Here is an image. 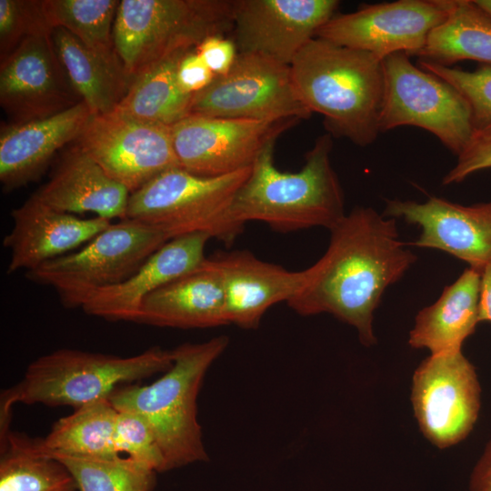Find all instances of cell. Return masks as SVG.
<instances>
[{
  "label": "cell",
  "instance_id": "6da1fadb",
  "mask_svg": "<svg viewBox=\"0 0 491 491\" xmlns=\"http://www.w3.org/2000/svg\"><path fill=\"white\" fill-rule=\"evenodd\" d=\"M330 232L326 253L306 269L304 286L287 305L301 316L333 315L370 346L375 310L416 256L399 239L396 219L372 207H355Z\"/></svg>",
  "mask_w": 491,
  "mask_h": 491
},
{
  "label": "cell",
  "instance_id": "7a4b0ae2",
  "mask_svg": "<svg viewBox=\"0 0 491 491\" xmlns=\"http://www.w3.org/2000/svg\"><path fill=\"white\" fill-rule=\"evenodd\" d=\"M382 59L315 37L290 65L301 102L323 116L333 137L359 146L376 141L383 97Z\"/></svg>",
  "mask_w": 491,
  "mask_h": 491
},
{
  "label": "cell",
  "instance_id": "3957f363",
  "mask_svg": "<svg viewBox=\"0 0 491 491\" xmlns=\"http://www.w3.org/2000/svg\"><path fill=\"white\" fill-rule=\"evenodd\" d=\"M332 138L327 133L318 136L296 173L276 166V140L267 144L233 200L232 219L243 226L261 221L282 233L335 227L346 214L344 192L330 160Z\"/></svg>",
  "mask_w": 491,
  "mask_h": 491
},
{
  "label": "cell",
  "instance_id": "277c9868",
  "mask_svg": "<svg viewBox=\"0 0 491 491\" xmlns=\"http://www.w3.org/2000/svg\"><path fill=\"white\" fill-rule=\"evenodd\" d=\"M225 336L172 349L173 365L147 386L118 387L108 398L118 411L140 416L150 426L164 459V472L206 461L196 398L205 375L224 352Z\"/></svg>",
  "mask_w": 491,
  "mask_h": 491
},
{
  "label": "cell",
  "instance_id": "5b68a950",
  "mask_svg": "<svg viewBox=\"0 0 491 491\" xmlns=\"http://www.w3.org/2000/svg\"><path fill=\"white\" fill-rule=\"evenodd\" d=\"M172 365V351L157 346L131 356L69 348L41 356L27 366L18 383L1 394V440L10 431L11 410L15 404L68 406L75 409L109 398L122 385L165 372Z\"/></svg>",
  "mask_w": 491,
  "mask_h": 491
},
{
  "label": "cell",
  "instance_id": "8992f818",
  "mask_svg": "<svg viewBox=\"0 0 491 491\" xmlns=\"http://www.w3.org/2000/svg\"><path fill=\"white\" fill-rule=\"evenodd\" d=\"M234 0H122L114 44L132 81L172 55L195 49L210 35L233 27Z\"/></svg>",
  "mask_w": 491,
  "mask_h": 491
},
{
  "label": "cell",
  "instance_id": "52a82bcc",
  "mask_svg": "<svg viewBox=\"0 0 491 491\" xmlns=\"http://www.w3.org/2000/svg\"><path fill=\"white\" fill-rule=\"evenodd\" d=\"M251 167L219 176L167 170L130 195L125 218L158 229L170 240L203 233L229 245L244 229L232 219L231 205Z\"/></svg>",
  "mask_w": 491,
  "mask_h": 491
},
{
  "label": "cell",
  "instance_id": "ba28073f",
  "mask_svg": "<svg viewBox=\"0 0 491 491\" xmlns=\"http://www.w3.org/2000/svg\"><path fill=\"white\" fill-rule=\"evenodd\" d=\"M169 240L150 225L121 219L111 223L82 249L25 272V276L53 287L65 306L81 307L94 292L130 277Z\"/></svg>",
  "mask_w": 491,
  "mask_h": 491
},
{
  "label": "cell",
  "instance_id": "9c48e42d",
  "mask_svg": "<svg viewBox=\"0 0 491 491\" xmlns=\"http://www.w3.org/2000/svg\"><path fill=\"white\" fill-rule=\"evenodd\" d=\"M382 65L380 133L404 125L422 128L458 156L474 135L471 111L459 91L413 65L404 52L387 55Z\"/></svg>",
  "mask_w": 491,
  "mask_h": 491
},
{
  "label": "cell",
  "instance_id": "30bf717a",
  "mask_svg": "<svg viewBox=\"0 0 491 491\" xmlns=\"http://www.w3.org/2000/svg\"><path fill=\"white\" fill-rule=\"evenodd\" d=\"M190 115L301 121L312 113L298 97L290 65L258 55L238 53L227 74L215 76L207 87L194 95Z\"/></svg>",
  "mask_w": 491,
  "mask_h": 491
},
{
  "label": "cell",
  "instance_id": "8fae6325",
  "mask_svg": "<svg viewBox=\"0 0 491 491\" xmlns=\"http://www.w3.org/2000/svg\"><path fill=\"white\" fill-rule=\"evenodd\" d=\"M75 145L130 194L160 174L180 167L171 126L142 121L117 111L92 115Z\"/></svg>",
  "mask_w": 491,
  "mask_h": 491
},
{
  "label": "cell",
  "instance_id": "7c38bea8",
  "mask_svg": "<svg viewBox=\"0 0 491 491\" xmlns=\"http://www.w3.org/2000/svg\"><path fill=\"white\" fill-rule=\"evenodd\" d=\"M411 401L430 443L439 448L459 443L472 431L481 406L474 366L461 350L430 355L414 373Z\"/></svg>",
  "mask_w": 491,
  "mask_h": 491
},
{
  "label": "cell",
  "instance_id": "4fadbf2b",
  "mask_svg": "<svg viewBox=\"0 0 491 491\" xmlns=\"http://www.w3.org/2000/svg\"><path fill=\"white\" fill-rule=\"evenodd\" d=\"M451 0H397L364 5L332 16L316 32L338 45L373 54L380 59L404 52L417 55L429 33L447 16Z\"/></svg>",
  "mask_w": 491,
  "mask_h": 491
},
{
  "label": "cell",
  "instance_id": "5bb4252c",
  "mask_svg": "<svg viewBox=\"0 0 491 491\" xmlns=\"http://www.w3.org/2000/svg\"><path fill=\"white\" fill-rule=\"evenodd\" d=\"M299 121L189 115L171 126V135L182 169L201 176H219L252 166L267 144Z\"/></svg>",
  "mask_w": 491,
  "mask_h": 491
},
{
  "label": "cell",
  "instance_id": "9a60e30c",
  "mask_svg": "<svg viewBox=\"0 0 491 491\" xmlns=\"http://www.w3.org/2000/svg\"><path fill=\"white\" fill-rule=\"evenodd\" d=\"M51 31L29 35L0 64V105L10 124L61 113L82 102L55 53Z\"/></svg>",
  "mask_w": 491,
  "mask_h": 491
},
{
  "label": "cell",
  "instance_id": "2e32d148",
  "mask_svg": "<svg viewBox=\"0 0 491 491\" xmlns=\"http://www.w3.org/2000/svg\"><path fill=\"white\" fill-rule=\"evenodd\" d=\"M336 0H234L231 30L238 53L290 65L332 16Z\"/></svg>",
  "mask_w": 491,
  "mask_h": 491
},
{
  "label": "cell",
  "instance_id": "e0dca14e",
  "mask_svg": "<svg viewBox=\"0 0 491 491\" xmlns=\"http://www.w3.org/2000/svg\"><path fill=\"white\" fill-rule=\"evenodd\" d=\"M382 215L420 228L412 246L441 250L479 272L491 261V200L464 205L437 196L423 203L392 199Z\"/></svg>",
  "mask_w": 491,
  "mask_h": 491
},
{
  "label": "cell",
  "instance_id": "ac0fdd59",
  "mask_svg": "<svg viewBox=\"0 0 491 491\" xmlns=\"http://www.w3.org/2000/svg\"><path fill=\"white\" fill-rule=\"evenodd\" d=\"M13 226L3 246L10 252L7 274L31 271L71 253L107 228L112 221L82 218L55 210L33 195L11 212Z\"/></svg>",
  "mask_w": 491,
  "mask_h": 491
},
{
  "label": "cell",
  "instance_id": "d6986e66",
  "mask_svg": "<svg viewBox=\"0 0 491 491\" xmlns=\"http://www.w3.org/2000/svg\"><path fill=\"white\" fill-rule=\"evenodd\" d=\"M209 239L208 235L196 233L169 240L130 277L94 292L81 308L90 316L110 321L137 322L149 295L204 261Z\"/></svg>",
  "mask_w": 491,
  "mask_h": 491
},
{
  "label": "cell",
  "instance_id": "ffe728a7",
  "mask_svg": "<svg viewBox=\"0 0 491 491\" xmlns=\"http://www.w3.org/2000/svg\"><path fill=\"white\" fill-rule=\"evenodd\" d=\"M220 269L226 324L252 329L274 305L288 302L302 288L306 271H289L248 251L215 256Z\"/></svg>",
  "mask_w": 491,
  "mask_h": 491
},
{
  "label": "cell",
  "instance_id": "44dd1931",
  "mask_svg": "<svg viewBox=\"0 0 491 491\" xmlns=\"http://www.w3.org/2000/svg\"><path fill=\"white\" fill-rule=\"evenodd\" d=\"M92 115L84 102L56 115L4 125L0 133V181L12 191L38 179L55 154L75 141Z\"/></svg>",
  "mask_w": 491,
  "mask_h": 491
},
{
  "label": "cell",
  "instance_id": "7402d4cb",
  "mask_svg": "<svg viewBox=\"0 0 491 491\" xmlns=\"http://www.w3.org/2000/svg\"><path fill=\"white\" fill-rule=\"evenodd\" d=\"M137 323L175 328L225 326L222 276L214 257L156 289L143 302Z\"/></svg>",
  "mask_w": 491,
  "mask_h": 491
},
{
  "label": "cell",
  "instance_id": "603a6c76",
  "mask_svg": "<svg viewBox=\"0 0 491 491\" xmlns=\"http://www.w3.org/2000/svg\"><path fill=\"white\" fill-rule=\"evenodd\" d=\"M130 192L76 145L60 159L50 179L33 195L46 205L69 214L93 213L125 219Z\"/></svg>",
  "mask_w": 491,
  "mask_h": 491
},
{
  "label": "cell",
  "instance_id": "cb8c5ba5",
  "mask_svg": "<svg viewBox=\"0 0 491 491\" xmlns=\"http://www.w3.org/2000/svg\"><path fill=\"white\" fill-rule=\"evenodd\" d=\"M479 289V271L467 267L434 304L418 312L409 345L428 349L431 355L461 350L480 322Z\"/></svg>",
  "mask_w": 491,
  "mask_h": 491
},
{
  "label": "cell",
  "instance_id": "d4e9b609",
  "mask_svg": "<svg viewBox=\"0 0 491 491\" xmlns=\"http://www.w3.org/2000/svg\"><path fill=\"white\" fill-rule=\"evenodd\" d=\"M51 38L72 86L91 114L115 111L131 85L122 66L92 51L62 27L53 28Z\"/></svg>",
  "mask_w": 491,
  "mask_h": 491
},
{
  "label": "cell",
  "instance_id": "484cf974",
  "mask_svg": "<svg viewBox=\"0 0 491 491\" xmlns=\"http://www.w3.org/2000/svg\"><path fill=\"white\" fill-rule=\"evenodd\" d=\"M117 413L108 398L85 404L57 420L45 438L33 439L34 446L50 457H119L114 444Z\"/></svg>",
  "mask_w": 491,
  "mask_h": 491
},
{
  "label": "cell",
  "instance_id": "4316f807",
  "mask_svg": "<svg viewBox=\"0 0 491 491\" xmlns=\"http://www.w3.org/2000/svg\"><path fill=\"white\" fill-rule=\"evenodd\" d=\"M416 56L445 66L463 60L491 65V15L476 0H451L446 18Z\"/></svg>",
  "mask_w": 491,
  "mask_h": 491
},
{
  "label": "cell",
  "instance_id": "83f0119b",
  "mask_svg": "<svg viewBox=\"0 0 491 491\" xmlns=\"http://www.w3.org/2000/svg\"><path fill=\"white\" fill-rule=\"evenodd\" d=\"M187 51L172 55L135 78L115 111L167 126L188 116L194 95L185 93L176 79L179 61Z\"/></svg>",
  "mask_w": 491,
  "mask_h": 491
},
{
  "label": "cell",
  "instance_id": "f1b7e54d",
  "mask_svg": "<svg viewBox=\"0 0 491 491\" xmlns=\"http://www.w3.org/2000/svg\"><path fill=\"white\" fill-rule=\"evenodd\" d=\"M0 491H77L67 467L39 453L33 439L10 432L1 442Z\"/></svg>",
  "mask_w": 491,
  "mask_h": 491
},
{
  "label": "cell",
  "instance_id": "f546056e",
  "mask_svg": "<svg viewBox=\"0 0 491 491\" xmlns=\"http://www.w3.org/2000/svg\"><path fill=\"white\" fill-rule=\"evenodd\" d=\"M117 0H42L49 26L62 27L92 51L121 65L114 44ZM122 66V65H121ZM123 68V67H122Z\"/></svg>",
  "mask_w": 491,
  "mask_h": 491
},
{
  "label": "cell",
  "instance_id": "4dcf8cb0",
  "mask_svg": "<svg viewBox=\"0 0 491 491\" xmlns=\"http://www.w3.org/2000/svg\"><path fill=\"white\" fill-rule=\"evenodd\" d=\"M53 458L67 467L77 491H153L155 486L156 472L129 457Z\"/></svg>",
  "mask_w": 491,
  "mask_h": 491
},
{
  "label": "cell",
  "instance_id": "1f68e13d",
  "mask_svg": "<svg viewBox=\"0 0 491 491\" xmlns=\"http://www.w3.org/2000/svg\"><path fill=\"white\" fill-rule=\"evenodd\" d=\"M417 65L456 88L466 100L475 135L491 134V65L480 64L474 71L418 60Z\"/></svg>",
  "mask_w": 491,
  "mask_h": 491
},
{
  "label": "cell",
  "instance_id": "d6a6232c",
  "mask_svg": "<svg viewBox=\"0 0 491 491\" xmlns=\"http://www.w3.org/2000/svg\"><path fill=\"white\" fill-rule=\"evenodd\" d=\"M114 444L119 456L125 454L156 473L164 472V459L156 439L148 424L137 414L118 411Z\"/></svg>",
  "mask_w": 491,
  "mask_h": 491
},
{
  "label": "cell",
  "instance_id": "836d02e7",
  "mask_svg": "<svg viewBox=\"0 0 491 491\" xmlns=\"http://www.w3.org/2000/svg\"><path fill=\"white\" fill-rule=\"evenodd\" d=\"M52 30L42 0H0V57L11 54L24 39Z\"/></svg>",
  "mask_w": 491,
  "mask_h": 491
},
{
  "label": "cell",
  "instance_id": "e575fe53",
  "mask_svg": "<svg viewBox=\"0 0 491 491\" xmlns=\"http://www.w3.org/2000/svg\"><path fill=\"white\" fill-rule=\"evenodd\" d=\"M491 168V134L475 135L456 164L443 177L444 185L460 183L475 173Z\"/></svg>",
  "mask_w": 491,
  "mask_h": 491
},
{
  "label": "cell",
  "instance_id": "d590c367",
  "mask_svg": "<svg viewBox=\"0 0 491 491\" xmlns=\"http://www.w3.org/2000/svg\"><path fill=\"white\" fill-rule=\"evenodd\" d=\"M196 52L215 76L227 74L238 54L232 39L216 35L205 38Z\"/></svg>",
  "mask_w": 491,
  "mask_h": 491
},
{
  "label": "cell",
  "instance_id": "8d00e7d4",
  "mask_svg": "<svg viewBox=\"0 0 491 491\" xmlns=\"http://www.w3.org/2000/svg\"><path fill=\"white\" fill-rule=\"evenodd\" d=\"M215 77L214 73L196 52V48L188 50L181 57L176 79L185 93L195 95L207 87Z\"/></svg>",
  "mask_w": 491,
  "mask_h": 491
},
{
  "label": "cell",
  "instance_id": "74e56055",
  "mask_svg": "<svg viewBox=\"0 0 491 491\" xmlns=\"http://www.w3.org/2000/svg\"><path fill=\"white\" fill-rule=\"evenodd\" d=\"M470 491H491V440L472 472Z\"/></svg>",
  "mask_w": 491,
  "mask_h": 491
},
{
  "label": "cell",
  "instance_id": "f35d334b",
  "mask_svg": "<svg viewBox=\"0 0 491 491\" xmlns=\"http://www.w3.org/2000/svg\"><path fill=\"white\" fill-rule=\"evenodd\" d=\"M479 319L491 322V261L480 270Z\"/></svg>",
  "mask_w": 491,
  "mask_h": 491
},
{
  "label": "cell",
  "instance_id": "ab89813d",
  "mask_svg": "<svg viewBox=\"0 0 491 491\" xmlns=\"http://www.w3.org/2000/svg\"><path fill=\"white\" fill-rule=\"evenodd\" d=\"M476 4L491 15V0H476Z\"/></svg>",
  "mask_w": 491,
  "mask_h": 491
}]
</instances>
